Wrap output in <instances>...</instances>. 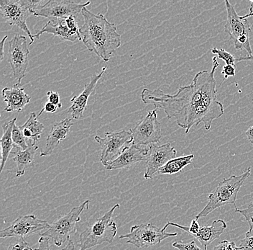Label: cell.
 <instances>
[{
  "label": "cell",
  "mask_w": 253,
  "mask_h": 250,
  "mask_svg": "<svg viewBox=\"0 0 253 250\" xmlns=\"http://www.w3.org/2000/svg\"><path fill=\"white\" fill-rule=\"evenodd\" d=\"M212 64L210 72H198L191 85L180 87L175 94L145 88L141 93L142 102L164 110L168 118H175L177 125L186 134L201 123L209 131L213 121L224 113V106L217 100L214 74L219 64L216 57H213Z\"/></svg>",
  "instance_id": "cell-1"
},
{
  "label": "cell",
  "mask_w": 253,
  "mask_h": 250,
  "mask_svg": "<svg viewBox=\"0 0 253 250\" xmlns=\"http://www.w3.org/2000/svg\"><path fill=\"white\" fill-rule=\"evenodd\" d=\"M84 25L80 28L82 41L89 51L107 62L121 46V36L116 25L102 14H94L86 7L82 9Z\"/></svg>",
  "instance_id": "cell-2"
},
{
  "label": "cell",
  "mask_w": 253,
  "mask_h": 250,
  "mask_svg": "<svg viewBox=\"0 0 253 250\" xmlns=\"http://www.w3.org/2000/svg\"><path fill=\"white\" fill-rule=\"evenodd\" d=\"M251 175V167H248L244 173L236 176L232 175L229 178L224 179L216 189L209 195L208 203L203 210L198 213L197 219L205 217L213 210L228 204H235L237 195L243 183Z\"/></svg>",
  "instance_id": "cell-3"
},
{
  "label": "cell",
  "mask_w": 253,
  "mask_h": 250,
  "mask_svg": "<svg viewBox=\"0 0 253 250\" xmlns=\"http://www.w3.org/2000/svg\"><path fill=\"white\" fill-rule=\"evenodd\" d=\"M120 208V204H116L104 216L98 218L91 226L86 228L80 234L79 238V250H87L102 245L104 242L112 243L116 237L118 227L113 219L114 212Z\"/></svg>",
  "instance_id": "cell-4"
},
{
  "label": "cell",
  "mask_w": 253,
  "mask_h": 250,
  "mask_svg": "<svg viewBox=\"0 0 253 250\" xmlns=\"http://www.w3.org/2000/svg\"><path fill=\"white\" fill-rule=\"evenodd\" d=\"M226 9L227 18L224 25V31L229 35L231 40L233 41L235 48L237 50H245L249 56H253V51L251 45V28L248 19L240 16L236 9L226 0Z\"/></svg>",
  "instance_id": "cell-5"
},
{
  "label": "cell",
  "mask_w": 253,
  "mask_h": 250,
  "mask_svg": "<svg viewBox=\"0 0 253 250\" xmlns=\"http://www.w3.org/2000/svg\"><path fill=\"white\" fill-rule=\"evenodd\" d=\"M89 200H85L83 203L72 209L57 220L50 225V228L41 234V237H45L53 240L57 247H61L63 244L70 240L71 234L77 232V224L81 221L80 216L84 210L88 209Z\"/></svg>",
  "instance_id": "cell-6"
},
{
  "label": "cell",
  "mask_w": 253,
  "mask_h": 250,
  "mask_svg": "<svg viewBox=\"0 0 253 250\" xmlns=\"http://www.w3.org/2000/svg\"><path fill=\"white\" fill-rule=\"evenodd\" d=\"M95 141L100 146V161L104 167L116 159L123 150L133 143V138L130 131L118 132H107L104 138L96 136Z\"/></svg>",
  "instance_id": "cell-7"
},
{
  "label": "cell",
  "mask_w": 253,
  "mask_h": 250,
  "mask_svg": "<svg viewBox=\"0 0 253 250\" xmlns=\"http://www.w3.org/2000/svg\"><path fill=\"white\" fill-rule=\"evenodd\" d=\"M177 235V233L166 232L164 228L160 229L153 224H147L132 226L130 232L120 236V239H127L126 243L131 244L137 248H143L154 246L166 239Z\"/></svg>",
  "instance_id": "cell-8"
},
{
  "label": "cell",
  "mask_w": 253,
  "mask_h": 250,
  "mask_svg": "<svg viewBox=\"0 0 253 250\" xmlns=\"http://www.w3.org/2000/svg\"><path fill=\"white\" fill-rule=\"evenodd\" d=\"M29 54L26 37L16 33L13 39L9 42L8 61L12 68V74L19 85L26 74L29 64Z\"/></svg>",
  "instance_id": "cell-9"
},
{
  "label": "cell",
  "mask_w": 253,
  "mask_h": 250,
  "mask_svg": "<svg viewBox=\"0 0 253 250\" xmlns=\"http://www.w3.org/2000/svg\"><path fill=\"white\" fill-rule=\"evenodd\" d=\"M129 131L132 133L134 145H152L158 143L162 138V131L156 110L148 112L146 116Z\"/></svg>",
  "instance_id": "cell-10"
},
{
  "label": "cell",
  "mask_w": 253,
  "mask_h": 250,
  "mask_svg": "<svg viewBox=\"0 0 253 250\" xmlns=\"http://www.w3.org/2000/svg\"><path fill=\"white\" fill-rule=\"evenodd\" d=\"M0 13L4 21L10 25H16L29 36L30 45L34 43V35H32L27 25V19L31 13L25 7L23 0H1Z\"/></svg>",
  "instance_id": "cell-11"
},
{
  "label": "cell",
  "mask_w": 253,
  "mask_h": 250,
  "mask_svg": "<svg viewBox=\"0 0 253 250\" xmlns=\"http://www.w3.org/2000/svg\"><path fill=\"white\" fill-rule=\"evenodd\" d=\"M50 226L47 221L39 219L34 215L21 216L15 220L10 226L1 230L0 237L24 239L32 234L39 233L41 231L47 230Z\"/></svg>",
  "instance_id": "cell-12"
},
{
  "label": "cell",
  "mask_w": 253,
  "mask_h": 250,
  "mask_svg": "<svg viewBox=\"0 0 253 250\" xmlns=\"http://www.w3.org/2000/svg\"><path fill=\"white\" fill-rule=\"evenodd\" d=\"M91 1L84 3H75L64 0H50L34 14L35 17H43L51 20L66 19L71 16H77L86 7Z\"/></svg>",
  "instance_id": "cell-13"
},
{
  "label": "cell",
  "mask_w": 253,
  "mask_h": 250,
  "mask_svg": "<svg viewBox=\"0 0 253 250\" xmlns=\"http://www.w3.org/2000/svg\"><path fill=\"white\" fill-rule=\"evenodd\" d=\"M43 33H49L58 36L63 41L75 42L77 40L82 41L80 34V28L76 20L75 17L71 16L66 19L50 20L42 27L39 33L34 35L35 39H39Z\"/></svg>",
  "instance_id": "cell-14"
},
{
  "label": "cell",
  "mask_w": 253,
  "mask_h": 250,
  "mask_svg": "<svg viewBox=\"0 0 253 250\" xmlns=\"http://www.w3.org/2000/svg\"><path fill=\"white\" fill-rule=\"evenodd\" d=\"M176 150L170 143L162 145L150 146L149 153L146 159V171L144 178L148 180L154 177L169 161L175 158Z\"/></svg>",
  "instance_id": "cell-15"
},
{
  "label": "cell",
  "mask_w": 253,
  "mask_h": 250,
  "mask_svg": "<svg viewBox=\"0 0 253 250\" xmlns=\"http://www.w3.org/2000/svg\"><path fill=\"white\" fill-rule=\"evenodd\" d=\"M107 66L102 68V72L99 74L91 76V81L85 85L84 90L79 96H76L71 100V105L67 109V113L70 114L71 118L74 120H79L83 115L84 112L86 110L88 100L93 94L96 89L99 80L102 78L103 74L105 72Z\"/></svg>",
  "instance_id": "cell-16"
},
{
  "label": "cell",
  "mask_w": 253,
  "mask_h": 250,
  "mask_svg": "<svg viewBox=\"0 0 253 250\" xmlns=\"http://www.w3.org/2000/svg\"><path fill=\"white\" fill-rule=\"evenodd\" d=\"M149 150L142 148L132 143L129 147L125 149L116 159L106 166L105 169L112 170L129 168L137 163L146 159Z\"/></svg>",
  "instance_id": "cell-17"
},
{
  "label": "cell",
  "mask_w": 253,
  "mask_h": 250,
  "mask_svg": "<svg viewBox=\"0 0 253 250\" xmlns=\"http://www.w3.org/2000/svg\"><path fill=\"white\" fill-rule=\"evenodd\" d=\"M3 100L7 103L4 111L20 112L25 106L31 102V96L25 93V89L19 84L12 88H5L2 90Z\"/></svg>",
  "instance_id": "cell-18"
},
{
  "label": "cell",
  "mask_w": 253,
  "mask_h": 250,
  "mask_svg": "<svg viewBox=\"0 0 253 250\" xmlns=\"http://www.w3.org/2000/svg\"><path fill=\"white\" fill-rule=\"evenodd\" d=\"M74 123L71 118H65L61 121L54 123L47 138L45 147L41 151V156H50L60 142L67 137Z\"/></svg>",
  "instance_id": "cell-19"
},
{
  "label": "cell",
  "mask_w": 253,
  "mask_h": 250,
  "mask_svg": "<svg viewBox=\"0 0 253 250\" xmlns=\"http://www.w3.org/2000/svg\"><path fill=\"white\" fill-rule=\"evenodd\" d=\"M16 151L13 152V161L17 164V174L16 177L20 178L25 174L27 169L33 167L35 164V156L39 147L29 141L28 148L22 150L19 147H15Z\"/></svg>",
  "instance_id": "cell-20"
},
{
  "label": "cell",
  "mask_w": 253,
  "mask_h": 250,
  "mask_svg": "<svg viewBox=\"0 0 253 250\" xmlns=\"http://www.w3.org/2000/svg\"><path fill=\"white\" fill-rule=\"evenodd\" d=\"M227 229V224L224 220L218 219L213 221L211 226H202L195 235L192 236L200 242L205 250H207L209 245L212 243L223 234Z\"/></svg>",
  "instance_id": "cell-21"
},
{
  "label": "cell",
  "mask_w": 253,
  "mask_h": 250,
  "mask_svg": "<svg viewBox=\"0 0 253 250\" xmlns=\"http://www.w3.org/2000/svg\"><path fill=\"white\" fill-rule=\"evenodd\" d=\"M17 118L11 121L6 122L3 124V135L1 139V172H2L12 149L15 147L12 141V133L15 126Z\"/></svg>",
  "instance_id": "cell-22"
},
{
  "label": "cell",
  "mask_w": 253,
  "mask_h": 250,
  "mask_svg": "<svg viewBox=\"0 0 253 250\" xmlns=\"http://www.w3.org/2000/svg\"><path fill=\"white\" fill-rule=\"evenodd\" d=\"M39 118L35 113L29 115L28 121L25 122L23 126H20L27 140L31 141L34 145H36L41 139V134L43 131L44 125L39 121Z\"/></svg>",
  "instance_id": "cell-23"
},
{
  "label": "cell",
  "mask_w": 253,
  "mask_h": 250,
  "mask_svg": "<svg viewBox=\"0 0 253 250\" xmlns=\"http://www.w3.org/2000/svg\"><path fill=\"white\" fill-rule=\"evenodd\" d=\"M194 159V154L174 158L167 162V164L159 170L158 173L160 175H174V174L178 173V172H181L182 170L186 166L191 164Z\"/></svg>",
  "instance_id": "cell-24"
},
{
  "label": "cell",
  "mask_w": 253,
  "mask_h": 250,
  "mask_svg": "<svg viewBox=\"0 0 253 250\" xmlns=\"http://www.w3.org/2000/svg\"><path fill=\"white\" fill-rule=\"evenodd\" d=\"M12 138L15 147H19L22 150H25L28 148L27 139L23 135V131L20 129V126H17L15 124L12 130Z\"/></svg>",
  "instance_id": "cell-25"
},
{
  "label": "cell",
  "mask_w": 253,
  "mask_h": 250,
  "mask_svg": "<svg viewBox=\"0 0 253 250\" xmlns=\"http://www.w3.org/2000/svg\"><path fill=\"white\" fill-rule=\"evenodd\" d=\"M211 53L217 55L219 58L223 60L226 64L235 66V62L237 61V58L233 55L231 54L229 52L223 49L213 48L211 49Z\"/></svg>",
  "instance_id": "cell-26"
},
{
  "label": "cell",
  "mask_w": 253,
  "mask_h": 250,
  "mask_svg": "<svg viewBox=\"0 0 253 250\" xmlns=\"http://www.w3.org/2000/svg\"><path fill=\"white\" fill-rule=\"evenodd\" d=\"M240 250H253V230H250L245 234L244 238L240 241Z\"/></svg>",
  "instance_id": "cell-27"
},
{
  "label": "cell",
  "mask_w": 253,
  "mask_h": 250,
  "mask_svg": "<svg viewBox=\"0 0 253 250\" xmlns=\"http://www.w3.org/2000/svg\"><path fill=\"white\" fill-rule=\"evenodd\" d=\"M235 211L244 216L245 220L250 225V229L253 230V202L250 204L249 206L245 209H238L235 207Z\"/></svg>",
  "instance_id": "cell-28"
},
{
  "label": "cell",
  "mask_w": 253,
  "mask_h": 250,
  "mask_svg": "<svg viewBox=\"0 0 253 250\" xmlns=\"http://www.w3.org/2000/svg\"><path fill=\"white\" fill-rule=\"evenodd\" d=\"M172 246L178 250H203L197 246L195 241L183 243V242H173Z\"/></svg>",
  "instance_id": "cell-29"
},
{
  "label": "cell",
  "mask_w": 253,
  "mask_h": 250,
  "mask_svg": "<svg viewBox=\"0 0 253 250\" xmlns=\"http://www.w3.org/2000/svg\"><path fill=\"white\" fill-rule=\"evenodd\" d=\"M213 250H240V249L237 248L235 242L224 240L220 242V244L217 246L215 247Z\"/></svg>",
  "instance_id": "cell-30"
},
{
  "label": "cell",
  "mask_w": 253,
  "mask_h": 250,
  "mask_svg": "<svg viewBox=\"0 0 253 250\" xmlns=\"http://www.w3.org/2000/svg\"><path fill=\"white\" fill-rule=\"evenodd\" d=\"M28 247V242L24 239H17V241L9 245L7 250H25Z\"/></svg>",
  "instance_id": "cell-31"
},
{
  "label": "cell",
  "mask_w": 253,
  "mask_h": 250,
  "mask_svg": "<svg viewBox=\"0 0 253 250\" xmlns=\"http://www.w3.org/2000/svg\"><path fill=\"white\" fill-rule=\"evenodd\" d=\"M221 74L224 75L223 82L227 80L229 77H235V74H236V67H235V66H232V65L225 64L223 66Z\"/></svg>",
  "instance_id": "cell-32"
},
{
  "label": "cell",
  "mask_w": 253,
  "mask_h": 250,
  "mask_svg": "<svg viewBox=\"0 0 253 250\" xmlns=\"http://www.w3.org/2000/svg\"><path fill=\"white\" fill-rule=\"evenodd\" d=\"M47 100L48 102L54 104V105L58 106L59 108L62 107V104L61 103V99H60V96L56 92L50 91L47 93Z\"/></svg>",
  "instance_id": "cell-33"
},
{
  "label": "cell",
  "mask_w": 253,
  "mask_h": 250,
  "mask_svg": "<svg viewBox=\"0 0 253 250\" xmlns=\"http://www.w3.org/2000/svg\"><path fill=\"white\" fill-rule=\"evenodd\" d=\"M58 108H59L58 106L51 103V102H47L45 103V105H44L43 108L41 110V111L40 112L39 115H37V118H39V117L42 115V113H43V112H46V113H55V112L57 111Z\"/></svg>",
  "instance_id": "cell-34"
},
{
  "label": "cell",
  "mask_w": 253,
  "mask_h": 250,
  "mask_svg": "<svg viewBox=\"0 0 253 250\" xmlns=\"http://www.w3.org/2000/svg\"><path fill=\"white\" fill-rule=\"evenodd\" d=\"M37 250H50V239L45 237H40Z\"/></svg>",
  "instance_id": "cell-35"
},
{
  "label": "cell",
  "mask_w": 253,
  "mask_h": 250,
  "mask_svg": "<svg viewBox=\"0 0 253 250\" xmlns=\"http://www.w3.org/2000/svg\"><path fill=\"white\" fill-rule=\"evenodd\" d=\"M246 136L251 145L253 146V126L249 128L246 131Z\"/></svg>",
  "instance_id": "cell-36"
},
{
  "label": "cell",
  "mask_w": 253,
  "mask_h": 250,
  "mask_svg": "<svg viewBox=\"0 0 253 250\" xmlns=\"http://www.w3.org/2000/svg\"><path fill=\"white\" fill-rule=\"evenodd\" d=\"M8 38L7 36H4V38H3L2 40L1 41V61H2L3 58H4V43H5L6 40H7Z\"/></svg>",
  "instance_id": "cell-37"
},
{
  "label": "cell",
  "mask_w": 253,
  "mask_h": 250,
  "mask_svg": "<svg viewBox=\"0 0 253 250\" xmlns=\"http://www.w3.org/2000/svg\"><path fill=\"white\" fill-rule=\"evenodd\" d=\"M60 250H76L75 246H74V242H73L72 240H69L68 242L67 245L63 249H61Z\"/></svg>",
  "instance_id": "cell-38"
},
{
  "label": "cell",
  "mask_w": 253,
  "mask_h": 250,
  "mask_svg": "<svg viewBox=\"0 0 253 250\" xmlns=\"http://www.w3.org/2000/svg\"><path fill=\"white\" fill-rule=\"evenodd\" d=\"M253 61V56H248L244 57H239V58H237V61Z\"/></svg>",
  "instance_id": "cell-39"
},
{
  "label": "cell",
  "mask_w": 253,
  "mask_h": 250,
  "mask_svg": "<svg viewBox=\"0 0 253 250\" xmlns=\"http://www.w3.org/2000/svg\"><path fill=\"white\" fill-rule=\"evenodd\" d=\"M252 4H251V8H250V12L247 15H245V16H243L245 19H248V17H253V1H251Z\"/></svg>",
  "instance_id": "cell-40"
},
{
  "label": "cell",
  "mask_w": 253,
  "mask_h": 250,
  "mask_svg": "<svg viewBox=\"0 0 253 250\" xmlns=\"http://www.w3.org/2000/svg\"><path fill=\"white\" fill-rule=\"evenodd\" d=\"M25 250H37V249H33V248H29V247H28V248H27L26 249H25Z\"/></svg>",
  "instance_id": "cell-41"
}]
</instances>
